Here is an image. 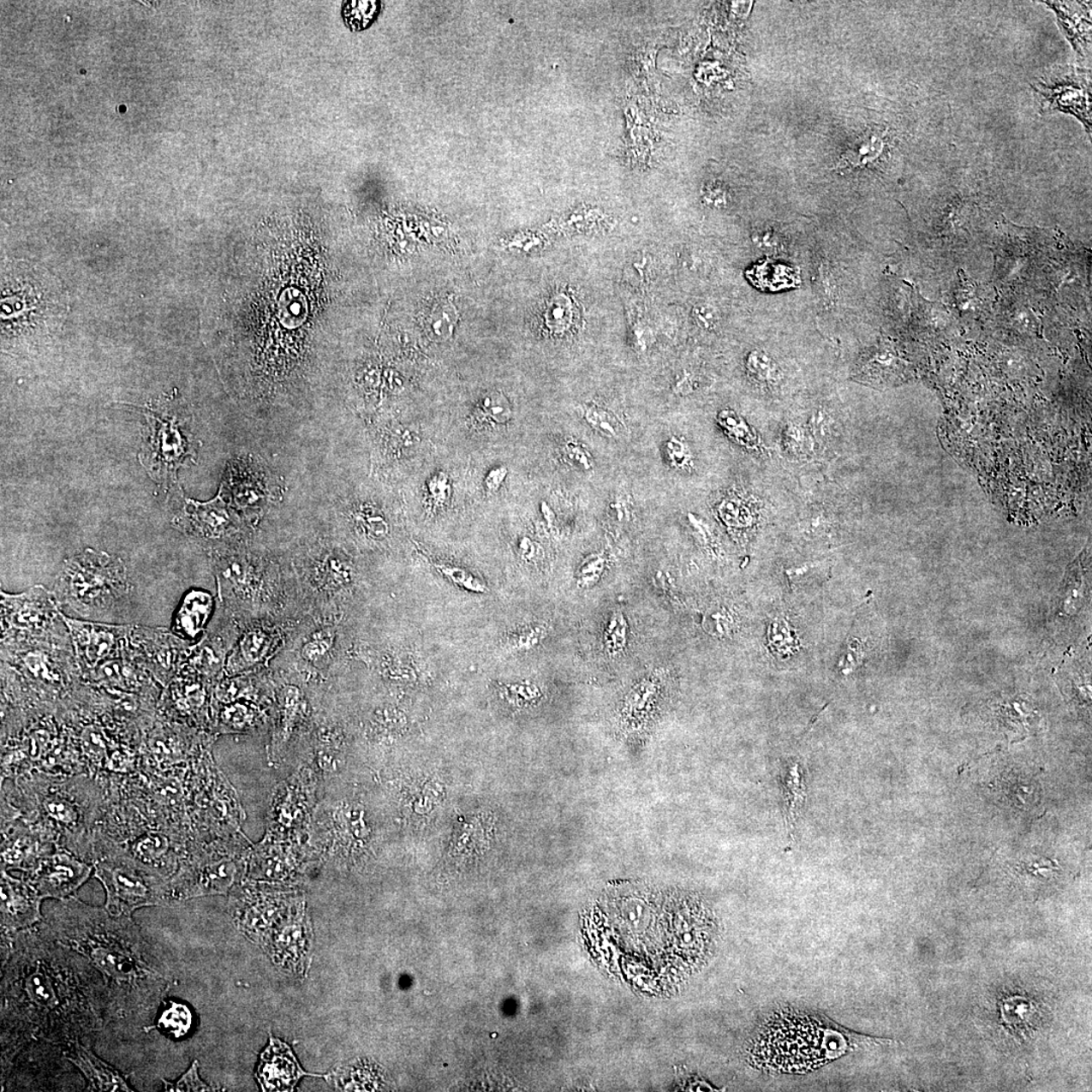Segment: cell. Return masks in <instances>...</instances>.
<instances>
[{"label": "cell", "mask_w": 1092, "mask_h": 1092, "mask_svg": "<svg viewBox=\"0 0 1092 1092\" xmlns=\"http://www.w3.org/2000/svg\"><path fill=\"white\" fill-rule=\"evenodd\" d=\"M3 1058L33 1041L88 1047L114 1021L108 988L86 958L60 944L47 923L11 934L3 964Z\"/></svg>", "instance_id": "cell-1"}, {"label": "cell", "mask_w": 1092, "mask_h": 1092, "mask_svg": "<svg viewBox=\"0 0 1092 1092\" xmlns=\"http://www.w3.org/2000/svg\"><path fill=\"white\" fill-rule=\"evenodd\" d=\"M47 926L60 944L102 973L114 1021L152 1019L170 988L158 951L131 916H115L75 898L61 900Z\"/></svg>", "instance_id": "cell-2"}, {"label": "cell", "mask_w": 1092, "mask_h": 1092, "mask_svg": "<svg viewBox=\"0 0 1092 1092\" xmlns=\"http://www.w3.org/2000/svg\"><path fill=\"white\" fill-rule=\"evenodd\" d=\"M895 1041L868 1037L823 1016L799 1011L774 1013L761 1024L749 1047V1058L761 1071L808 1073L847 1053Z\"/></svg>", "instance_id": "cell-3"}, {"label": "cell", "mask_w": 1092, "mask_h": 1092, "mask_svg": "<svg viewBox=\"0 0 1092 1092\" xmlns=\"http://www.w3.org/2000/svg\"><path fill=\"white\" fill-rule=\"evenodd\" d=\"M2 281L3 346H35L60 331L69 310L60 279L36 263L11 260L3 263Z\"/></svg>", "instance_id": "cell-4"}, {"label": "cell", "mask_w": 1092, "mask_h": 1092, "mask_svg": "<svg viewBox=\"0 0 1092 1092\" xmlns=\"http://www.w3.org/2000/svg\"><path fill=\"white\" fill-rule=\"evenodd\" d=\"M94 875L105 889V910L115 916H131L142 907L166 904L170 893L158 872L126 854L104 856L95 862Z\"/></svg>", "instance_id": "cell-5"}, {"label": "cell", "mask_w": 1092, "mask_h": 1092, "mask_svg": "<svg viewBox=\"0 0 1092 1092\" xmlns=\"http://www.w3.org/2000/svg\"><path fill=\"white\" fill-rule=\"evenodd\" d=\"M59 587L75 610L88 612L104 608L125 593L127 579L119 561L87 552L65 565Z\"/></svg>", "instance_id": "cell-6"}, {"label": "cell", "mask_w": 1092, "mask_h": 1092, "mask_svg": "<svg viewBox=\"0 0 1092 1092\" xmlns=\"http://www.w3.org/2000/svg\"><path fill=\"white\" fill-rule=\"evenodd\" d=\"M1041 115L1066 114L1077 117L1091 134V70L1057 65L1030 83Z\"/></svg>", "instance_id": "cell-7"}, {"label": "cell", "mask_w": 1092, "mask_h": 1092, "mask_svg": "<svg viewBox=\"0 0 1092 1092\" xmlns=\"http://www.w3.org/2000/svg\"><path fill=\"white\" fill-rule=\"evenodd\" d=\"M27 879L41 898L63 900L70 898L91 876L92 868L66 854H54L39 858L29 869Z\"/></svg>", "instance_id": "cell-8"}, {"label": "cell", "mask_w": 1092, "mask_h": 1092, "mask_svg": "<svg viewBox=\"0 0 1092 1092\" xmlns=\"http://www.w3.org/2000/svg\"><path fill=\"white\" fill-rule=\"evenodd\" d=\"M43 898L29 881L2 870V933L15 934L41 921Z\"/></svg>", "instance_id": "cell-9"}, {"label": "cell", "mask_w": 1092, "mask_h": 1092, "mask_svg": "<svg viewBox=\"0 0 1092 1092\" xmlns=\"http://www.w3.org/2000/svg\"><path fill=\"white\" fill-rule=\"evenodd\" d=\"M255 1077L265 1091H291L301 1077L328 1078L329 1075L302 1071L290 1047L271 1035L270 1045L262 1052Z\"/></svg>", "instance_id": "cell-10"}, {"label": "cell", "mask_w": 1092, "mask_h": 1092, "mask_svg": "<svg viewBox=\"0 0 1092 1092\" xmlns=\"http://www.w3.org/2000/svg\"><path fill=\"white\" fill-rule=\"evenodd\" d=\"M147 417L151 428L149 467L151 473H156L159 477L160 470L164 469L162 468H165L166 474L168 470H175L177 466H181L182 459L188 452L182 434L176 425H173L172 419L161 416L158 410H153L152 408H148Z\"/></svg>", "instance_id": "cell-11"}, {"label": "cell", "mask_w": 1092, "mask_h": 1092, "mask_svg": "<svg viewBox=\"0 0 1092 1092\" xmlns=\"http://www.w3.org/2000/svg\"><path fill=\"white\" fill-rule=\"evenodd\" d=\"M1054 11L1063 35L1071 42L1079 58H1089L1091 53V3L1044 2Z\"/></svg>", "instance_id": "cell-12"}, {"label": "cell", "mask_w": 1092, "mask_h": 1092, "mask_svg": "<svg viewBox=\"0 0 1092 1092\" xmlns=\"http://www.w3.org/2000/svg\"><path fill=\"white\" fill-rule=\"evenodd\" d=\"M64 1056L84 1074L91 1090L133 1091L127 1084V1077L95 1056L88 1046L76 1043L64 1053Z\"/></svg>", "instance_id": "cell-13"}, {"label": "cell", "mask_w": 1092, "mask_h": 1092, "mask_svg": "<svg viewBox=\"0 0 1092 1092\" xmlns=\"http://www.w3.org/2000/svg\"><path fill=\"white\" fill-rule=\"evenodd\" d=\"M311 942L312 931L309 922L307 923L305 917L301 916L277 933L273 943L266 949L272 950V957L279 964L301 969L305 965Z\"/></svg>", "instance_id": "cell-14"}, {"label": "cell", "mask_w": 1092, "mask_h": 1092, "mask_svg": "<svg viewBox=\"0 0 1092 1092\" xmlns=\"http://www.w3.org/2000/svg\"><path fill=\"white\" fill-rule=\"evenodd\" d=\"M893 141L894 137L887 126L872 125L856 137L845 153V161L858 168L876 165L887 158Z\"/></svg>", "instance_id": "cell-15"}, {"label": "cell", "mask_w": 1092, "mask_h": 1092, "mask_svg": "<svg viewBox=\"0 0 1092 1092\" xmlns=\"http://www.w3.org/2000/svg\"><path fill=\"white\" fill-rule=\"evenodd\" d=\"M784 797L786 804V821L789 836L794 831L799 810L805 797L803 773L797 761H789L783 776Z\"/></svg>", "instance_id": "cell-16"}, {"label": "cell", "mask_w": 1092, "mask_h": 1092, "mask_svg": "<svg viewBox=\"0 0 1092 1092\" xmlns=\"http://www.w3.org/2000/svg\"><path fill=\"white\" fill-rule=\"evenodd\" d=\"M212 609V598L203 592H193L184 600L179 624L190 636L197 635L203 629Z\"/></svg>", "instance_id": "cell-17"}, {"label": "cell", "mask_w": 1092, "mask_h": 1092, "mask_svg": "<svg viewBox=\"0 0 1092 1092\" xmlns=\"http://www.w3.org/2000/svg\"><path fill=\"white\" fill-rule=\"evenodd\" d=\"M193 1026V1013L187 1005L171 1002L170 1006L162 1011L157 1028L173 1038L186 1035Z\"/></svg>", "instance_id": "cell-18"}, {"label": "cell", "mask_w": 1092, "mask_h": 1092, "mask_svg": "<svg viewBox=\"0 0 1092 1092\" xmlns=\"http://www.w3.org/2000/svg\"><path fill=\"white\" fill-rule=\"evenodd\" d=\"M190 509L203 528L214 534L225 530L231 523V516L227 512L220 498L208 504L194 503L188 500Z\"/></svg>", "instance_id": "cell-19"}, {"label": "cell", "mask_w": 1092, "mask_h": 1092, "mask_svg": "<svg viewBox=\"0 0 1092 1092\" xmlns=\"http://www.w3.org/2000/svg\"><path fill=\"white\" fill-rule=\"evenodd\" d=\"M456 313L455 307L446 301L436 305L427 322L429 335L439 341L451 338L457 321Z\"/></svg>", "instance_id": "cell-20"}, {"label": "cell", "mask_w": 1092, "mask_h": 1092, "mask_svg": "<svg viewBox=\"0 0 1092 1092\" xmlns=\"http://www.w3.org/2000/svg\"><path fill=\"white\" fill-rule=\"evenodd\" d=\"M379 9V2H350L344 5L343 15L352 30L360 31L372 24Z\"/></svg>", "instance_id": "cell-21"}, {"label": "cell", "mask_w": 1092, "mask_h": 1092, "mask_svg": "<svg viewBox=\"0 0 1092 1092\" xmlns=\"http://www.w3.org/2000/svg\"><path fill=\"white\" fill-rule=\"evenodd\" d=\"M481 415L496 424H506L512 419L511 403L500 391H491L480 403Z\"/></svg>", "instance_id": "cell-22"}, {"label": "cell", "mask_w": 1092, "mask_h": 1092, "mask_svg": "<svg viewBox=\"0 0 1092 1092\" xmlns=\"http://www.w3.org/2000/svg\"><path fill=\"white\" fill-rule=\"evenodd\" d=\"M719 423L727 433L732 439H735L738 444L747 446H754L757 444V435L754 433L749 425L743 421V419L737 415L733 411H722L719 416Z\"/></svg>", "instance_id": "cell-23"}, {"label": "cell", "mask_w": 1092, "mask_h": 1092, "mask_svg": "<svg viewBox=\"0 0 1092 1092\" xmlns=\"http://www.w3.org/2000/svg\"><path fill=\"white\" fill-rule=\"evenodd\" d=\"M830 567L827 563H810L787 570L789 580L797 587L819 584L827 579Z\"/></svg>", "instance_id": "cell-24"}, {"label": "cell", "mask_w": 1092, "mask_h": 1092, "mask_svg": "<svg viewBox=\"0 0 1092 1092\" xmlns=\"http://www.w3.org/2000/svg\"><path fill=\"white\" fill-rule=\"evenodd\" d=\"M435 568L455 584L463 588V589L474 593H485L486 591V586L481 584V582L474 578L472 574L467 572L466 570L447 564H436Z\"/></svg>", "instance_id": "cell-25"}, {"label": "cell", "mask_w": 1092, "mask_h": 1092, "mask_svg": "<svg viewBox=\"0 0 1092 1092\" xmlns=\"http://www.w3.org/2000/svg\"><path fill=\"white\" fill-rule=\"evenodd\" d=\"M626 641V624L621 615H616L605 632V643L610 653L623 651Z\"/></svg>", "instance_id": "cell-26"}, {"label": "cell", "mask_w": 1092, "mask_h": 1092, "mask_svg": "<svg viewBox=\"0 0 1092 1092\" xmlns=\"http://www.w3.org/2000/svg\"><path fill=\"white\" fill-rule=\"evenodd\" d=\"M198 1066V1062L194 1061L189 1071L176 1084L166 1083L164 1080L165 1089L167 1091H212V1089L209 1085L201 1082L199 1077Z\"/></svg>", "instance_id": "cell-27"}, {"label": "cell", "mask_w": 1092, "mask_h": 1092, "mask_svg": "<svg viewBox=\"0 0 1092 1092\" xmlns=\"http://www.w3.org/2000/svg\"><path fill=\"white\" fill-rule=\"evenodd\" d=\"M587 419L588 422L593 427L600 431V433L610 436L618 434V421L606 411L600 410V409H590L587 413Z\"/></svg>", "instance_id": "cell-28"}, {"label": "cell", "mask_w": 1092, "mask_h": 1092, "mask_svg": "<svg viewBox=\"0 0 1092 1092\" xmlns=\"http://www.w3.org/2000/svg\"><path fill=\"white\" fill-rule=\"evenodd\" d=\"M428 491L430 492L431 500L435 503V505H445V504L450 500L451 491L450 480H448L447 475L445 473L435 474L434 477L429 480Z\"/></svg>", "instance_id": "cell-29"}, {"label": "cell", "mask_w": 1092, "mask_h": 1092, "mask_svg": "<svg viewBox=\"0 0 1092 1092\" xmlns=\"http://www.w3.org/2000/svg\"><path fill=\"white\" fill-rule=\"evenodd\" d=\"M693 316L700 328L713 331L719 322V312L713 306L702 302L694 307Z\"/></svg>", "instance_id": "cell-30"}, {"label": "cell", "mask_w": 1092, "mask_h": 1092, "mask_svg": "<svg viewBox=\"0 0 1092 1092\" xmlns=\"http://www.w3.org/2000/svg\"><path fill=\"white\" fill-rule=\"evenodd\" d=\"M242 652L250 662H256L262 657L266 647V637L260 632H252L242 642Z\"/></svg>", "instance_id": "cell-31"}, {"label": "cell", "mask_w": 1092, "mask_h": 1092, "mask_svg": "<svg viewBox=\"0 0 1092 1092\" xmlns=\"http://www.w3.org/2000/svg\"><path fill=\"white\" fill-rule=\"evenodd\" d=\"M604 569L603 558L596 556L591 557L582 564L580 570V582L582 585H591L599 579Z\"/></svg>", "instance_id": "cell-32"}, {"label": "cell", "mask_w": 1092, "mask_h": 1092, "mask_svg": "<svg viewBox=\"0 0 1092 1092\" xmlns=\"http://www.w3.org/2000/svg\"><path fill=\"white\" fill-rule=\"evenodd\" d=\"M330 646H331V638H316L302 648V655L306 659H315L326 653Z\"/></svg>", "instance_id": "cell-33"}, {"label": "cell", "mask_w": 1092, "mask_h": 1092, "mask_svg": "<svg viewBox=\"0 0 1092 1092\" xmlns=\"http://www.w3.org/2000/svg\"><path fill=\"white\" fill-rule=\"evenodd\" d=\"M710 630H713L715 635H725L727 630H730L731 621L728 619L725 612H711L705 620Z\"/></svg>", "instance_id": "cell-34"}, {"label": "cell", "mask_w": 1092, "mask_h": 1092, "mask_svg": "<svg viewBox=\"0 0 1092 1092\" xmlns=\"http://www.w3.org/2000/svg\"><path fill=\"white\" fill-rule=\"evenodd\" d=\"M754 241L764 249H773L779 243V236L772 229H761L755 234Z\"/></svg>", "instance_id": "cell-35"}, {"label": "cell", "mask_w": 1092, "mask_h": 1092, "mask_svg": "<svg viewBox=\"0 0 1092 1092\" xmlns=\"http://www.w3.org/2000/svg\"><path fill=\"white\" fill-rule=\"evenodd\" d=\"M507 474L506 468L500 467L492 469L485 480L486 489L491 492L499 489L503 481L505 480Z\"/></svg>", "instance_id": "cell-36"}, {"label": "cell", "mask_w": 1092, "mask_h": 1092, "mask_svg": "<svg viewBox=\"0 0 1092 1092\" xmlns=\"http://www.w3.org/2000/svg\"><path fill=\"white\" fill-rule=\"evenodd\" d=\"M565 451H567L570 461L576 464V466L586 468H589L591 467L589 458H588L587 453L582 447L578 445H570L568 446V450Z\"/></svg>", "instance_id": "cell-37"}, {"label": "cell", "mask_w": 1092, "mask_h": 1092, "mask_svg": "<svg viewBox=\"0 0 1092 1092\" xmlns=\"http://www.w3.org/2000/svg\"><path fill=\"white\" fill-rule=\"evenodd\" d=\"M668 451H670L669 455L671 461L677 466H682V464L685 463V447L682 445L681 442L675 439L671 440L668 444Z\"/></svg>", "instance_id": "cell-38"}]
</instances>
